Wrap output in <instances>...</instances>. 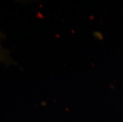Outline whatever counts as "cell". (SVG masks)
Listing matches in <instances>:
<instances>
[{
  "instance_id": "obj_1",
  "label": "cell",
  "mask_w": 123,
  "mask_h": 122,
  "mask_svg": "<svg viewBox=\"0 0 123 122\" xmlns=\"http://www.w3.org/2000/svg\"><path fill=\"white\" fill-rule=\"evenodd\" d=\"M10 61L8 54L2 46V34L0 33V62L4 64H8Z\"/></svg>"
}]
</instances>
